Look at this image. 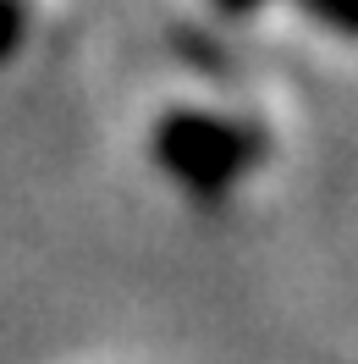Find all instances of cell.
Instances as JSON below:
<instances>
[{
  "instance_id": "3957f363",
  "label": "cell",
  "mask_w": 358,
  "mask_h": 364,
  "mask_svg": "<svg viewBox=\"0 0 358 364\" xmlns=\"http://www.w3.org/2000/svg\"><path fill=\"white\" fill-rule=\"evenodd\" d=\"M23 28H28L23 6H17V0H0V61H11V55H17V45H23Z\"/></svg>"
},
{
  "instance_id": "277c9868",
  "label": "cell",
  "mask_w": 358,
  "mask_h": 364,
  "mask_svg": "<svg viewBox=\"0 0 358 364\" xmlns=\"http://www.w3.org/2000/svg\"><path fill=\"white\" fill-rule=\"evenodd\" d=\"M265 0H215V11H226V17H248V11H259Z\"/></svg>"
},
{
  "instance_id": "6da1fadb",
  "label": "cell",
  "mask_w": 358,
  "mask_h": 364,
  "mask_svg": "<svg viewBox=\"0 0 358 364\" xmlns=\"http://www.w3.org/2000/svg\"><path fill=\"white\" fill-rule=\"evenodd\" d=\"M259 155H265L259 127L226 122V116H210V111H166L155 127L160 171H171L199 199H221Z\"/></svg>"
},
{
  "instance_id": "7a4b0ae2",
  "label": "cell",
  "mask_w": 358,
  "mask_h": 364,
  "mask_svg": "<svg viewBox=\"0 0 358 364\" xmlns=\"http://www.w3.org/2000/svg\"><path fill=\"white\" fill-rule=\"evenodd\" d=\"M298 6L309 11L314 23H325L331 33H342V39L353 33V0H298Z\"/></svg>"
}]
</instances>
